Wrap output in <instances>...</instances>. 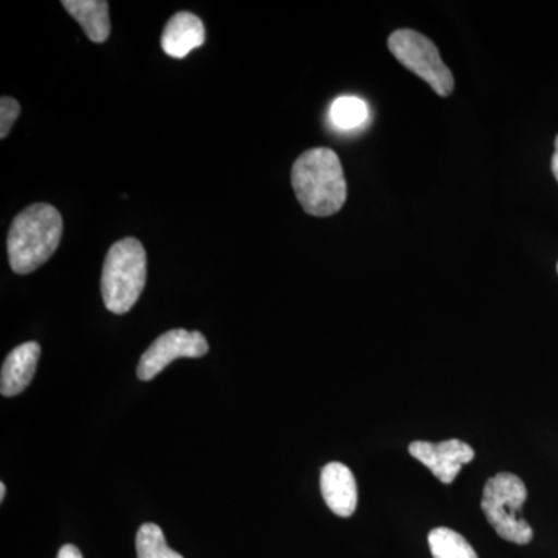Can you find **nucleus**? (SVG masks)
<instances>
[{"mask_svg": "<svg viewBox=\"0 0 558 558\" xmlns=\"http://www.w3.org/2000/svg\"><path fill=\"white\" fill-rule=\"evenodd\" d=\"M40 357V347L36 341H27L7 355L0 374V392L5 398L21 395L35 377Z\"/></svg>", "mask_w": 558, "mask_h": 558, "instance_id": "nucleus-10", "label": "nucleus"}, {"mask_svg": "<svg viewBox=\"0 0 558 558\" xmlns=\"http://www.w3.org/2000/svg\"><path fill=\"white\" fill-rule=\"evenodd\" d=\"M5 495H7V487H5V484H0V499H5Z\"/></svg>", "mask_w": 558, "mask_h": 558, "instance_id": "nucleus-18", "label": "nucleus"}, {"mask_svg": "<svg viewBox=\"0 0 558 558\" xmlns=\"http://www.w3.org/2000/svg\"><path fill=\"white\" fill-rule=\"evenodd\" d=\"M61 213L53 205L33 204L14 218L9 231V259L14 274H32L51 258L62 238Z\"/></svg>", "mask_w": 558, "mask_h": 558, "instance_id": "nucleus-2", "label": "nucleus"}, {"mask_svg": "<svg viewBox=\"0 0 558 558\" xmlns=\"http://www.w3.org/2000/svg\"><path fill=\"white\" fill-rule=\"evenodd\" d=\"M329 119L341 131H354L369 119V108L362 98L340 97L330 105Z\"/></svg>", "mask_w": 558, "mask_h": 558, "instance_id": "nucleus-13", "label": "nucleus"}, {"mask_svg": "<svg viewBox=\"0 0 558 558\" xmlns=\"http://www.w3.org/2000/svg\"><path fill=\"white\" fill-rule=\"evenodd\" d=\"M146 284V252L135 238H124L106 255L101 293L112 314L123 315L137 303Z\"/></svg>", "mask_w": 558, "mask_h": 558, "instance_id": "nucleus-3", "label": "nucleus"}, {"mask_svg": "<svg viewBox=\"0 0 558 558\" xmlns=\"http://www.w3.org/2000/svg\"><path fill=\"white\" fill-rule=\"evenodd\" d=\"M292 186L304 211L317 218L339 213L348 197L343 167L329 148L301 154L292 167Z\"/></svg>", "mask_w": 558, "mask_h": 558, "instance_id": "nucleus-1", "label": "nucleus"}, {"mask_svg": "<svg viewBox=\"0 0 558 558\" xmlns=\"http://www.w3.org/2000/svg\"><path fill=\"white\" fill-rule=\"evenodd\" d=\"M208 341L197 330L172 329L160 336L140 359L137 376L149 381L178 359H201L208 354Z\"/></svg>", "mask_w": 558, "mask_h": 558, "instance_id": "nucleus-6", "label": "nucleus"}, {"mask_svg": "<svg viewBox=\"0 0 558 558\" xmlns=\"http://www.w3.org/2000/svg\"><path fill=\"white\" fill-rule=\"evenodd\" d=\"M409 451L411 457L422 462L444 484L453 483L462 465L469 464L475 458V450L459 439L439 444L414 440L410 444Z\"/></svg>", "mask_w": 558, "mask_h": 558, "instance_id": "nucleus-7", "label": "nucleus"}, {"mask_svg": "<svg viewBox=\"0 0 558 558\" xmlns=\"http://www.w3.org/2000/svg\"><path fill=\"white\" fill-rule=\"evenodd\" d=\"M527 488L523 481L512 473L502 472L487 481L484 486L481 509L499 537L515 545H527L534 537L532 527L523 519Z\"/></svg>", "mask_w": 558, "mask_h": 558, "instance_id": "nucleus-4", "label": "nucleus"}, {"mask_svg": "<svg viewBox=\"0 0 558 558\" xmlns=\"http://www.w3.org/2000/svg\"><path fill=\"white\" fill-rule=\"evenodd\" d=\"M204 43V22L190 11H180L174 14L161 33V49L168 57L175 60L189 57L190 51L199 49Z\"/></svg>", "mask_w": 558, "mask_h": 558, "instance_id": "nucleus-9", "label": "nucleus"}, {"mask_svg": "<svg viewBox=\"0 0 558 558\" xmlns=\"http://www.w3.org/2000/svg\"><path fill=\"white\" fill-rule=\"evenodd\" d=\"M388 47L392 57L403 68L424 80L439 97H449L453 92V75L440 58L435 44L427 36L405 28L389 36Z\"/></svg>", "mask_w": 558, "mask_h": 558, "instance_id": "nucleus-5", "label": "nucleus"}, {"mask_svg": "<svg viewBox=\"0 0 558 558\" xmlns=\"http://www.w3.org/2000/svg\"><path fill=\"white\" fill-rule=\"evenodd\" d=\"M135 548L137 558H183L168 546L163 531L154 523L143 524L138 529Z\"/></svg>", "mask_w": 558, "mask_h": 558, "instance_id": "nucleus-14", "label": "nucleus"}, {"mask_svg": "<svg viewBox=\"0 0 558 558\" xmlns=\"http://www.w3.org/2000/svg\"><path fill=\"white\" fill-rule=\"evenodd\" d=\"M58 558H83V554L80 553V549L76 548V546L65 545L60 549Z\"/></svg>", "mask_w": 558, "mask_h": 558, "instance_id": "nucleus-16", "label": "nucleus"}, {"mask_svg": "<svg viewBox=\"0 0 558 558\" xmlns=\"http://www.w3.org/2000/svg\"><path fill=\"white\" fill-rule=\"evenodd\" d=\"M21 105L14 98L2 97L0 100V138L9 137L14 123L20 119Z\"/></svg>", "mask_w": 558, "mask_h": 558, "instance_id": "nucleus-15", "label": "nucleus"}, {"mask_svg": "<svg viewBox=\"0 0 558 558\" xmlns=\"http://www.w3.org/2000/svg\"><path fill=\"white\" fill-rule=\"evenodd\" d=\"M553 172H554V175H556V179L558 182V135L556 138V153H554V156H553Z\"/></svg>", "mask_w": 558, "mask_h": 558, "instance_id": "nucleus-17", "label": "nucleus"}, {"mask_svg": "<svg viewBox=\"0 0 558 558\" xmlns=\"http://www.w3.org/2000/svg\"><path fill=\"white\" fill-rule=\"evenodd\" d=\"M62 7L78 22L87 38L95 44L109 39V3L105 0H64Z\"/></svg>", "mask_w": 558, "mask_h": 558, "instance_id": "nucleus-11", "label": "nucleus"}, {"mask_svg": "<svg viewBox=\"0 0 558 558\" xmlns=\"http://www.w3.org/2000/svg\"><path fill=\"white\" fill-rule=\"evenodd\" d=\"M557 270H558V267H557Z\"/></svg>", "mask_w": 558, "mask_h": 558, "instance_id": "nucleus-19", "label": "nucleus"}, {"mask_svg": "<svg viewBox=\"0 0 558 558\" xmlns=\"http://www.w3.org/2000/svg\"><path fill=\"white\" fill-rule=\"evenodd\" d=\"M319 487L326 505L336 515L348 519L357 509V483L351 470L341 462H330L323 468Z\"/></svg>", "mask_w": 558, "mask_h": 558, "instance_id": "nucleus-8", "label": "nucleus"}, {"mask_svg": "<svg viewBox=\"0 0 558 558\" xmlns=\"http://www.w3.org/2000/svg\"><path fill=\"white\" fill-rule=\"evenodd\" d=\"M433 558H480L461 534L449 527H436L428 534Z\"/></svg>", "mask_w": 558, "mask_h": 558, "instance_id": "nucleus-12", "label": "nucleus"}]
</instances>
